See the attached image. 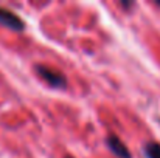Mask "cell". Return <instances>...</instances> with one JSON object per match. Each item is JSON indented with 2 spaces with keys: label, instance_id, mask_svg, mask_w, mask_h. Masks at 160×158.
<instances>
[{
  "label": "cell",
  "instance_id": "1",
  "mask_svg": "<svg viewBox=\"0 0 160 158\" xmlns=\"http://www.w3.org/2000/svg\"><path fill=\"white\" fill-rule=\"evenodd\" d=\"M34 70L38 73V76L45 82L48 84L52 89H59V90H65L67 85H68V81L65 78V74L59 70H56L53 67H48L45 64H38L34 65Z\"/></svg>",
  "mask_w": 160,
  "mask_h": 158
},
{
  "label": "cell",
  "instance_id": "2",
  "mask_svg": "<svg viewBox=\"0 0 160 158\" xmlns=\"http://www.w3.org/2000/svg\"><path fill=\"white\" fill-rule=\"evenodd\" d=\"M0 25L16 33H22L27 28V23L20 16H17L16 12L3 6H0Z\"/></svg>",
  "mask_w": 160,
  "mask_h": 158
},
{
  "label": "cell",
  "instance_id": "3",
  "mask_svg": "<svg viewBox=\"0 0 160 158\" xmlns=\"http://www.w3.org/2000/svg\"><path fill=\"white\" fill-rule=\"evenodd\" d=\"M106 146H107V149L117 158H132V154H131V151L128 149V146H126L117 135H109V136H107Z\"/></svg>",
  "mask_w": 160,
  "mask_h": 158
},
{
  "label": "cell",
  "instance_id": "4",
  "mask_svg": "<svg viewBox=\"0 0 160 158\" xmlns=\"http://www.w3.org/2000/svg\"><path fill=\"white\" fill-rule=\"evenodd\" d=\"M145 158H160V143L159 141H148L143 146Z\"/></svg>",
  "mask_w": 160,
  "mask_h": 158
},
{
  "label": "cell",
  "instance_id": "5",
  "mask_svg": "<svg viewBox=\"0 0 160 158\" xmlns=\"http://www.w3.org/2000/svg\"><path fill=\"white\" fill-rule=\"evenodd\" d=\"M64 158H73V157H68V155H67V157H64Z\"/></svg>",
  "mask_w": 160,
  "mask_h": 158
}]
</instances>
